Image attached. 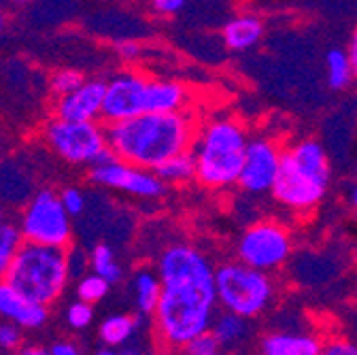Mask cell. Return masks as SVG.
<instances>
[{"instance_id": "obj_34", "label": "cell", "mask_w": 357, "mask_h": 355, "mask_svg": "<svg viewBox=\"0 0 357 355\" xmlns=\"http://www.w3.org/2000/svg\"><path fill=\"white\" fill-rule=\"evenodd\" d=\"M347 54H349V58H351V66H353V77L357 79V28H355V30H353V34H351V40H349Z\"/></svg>"}, {"instance_id": "obj_38", "label": "cell", "mask_w": 357, "mask_h": 355, "mask_svg": "<svg viewBox=\"0 0 357 355\" xmlns=\"http://www.w3.org/2000/svg\"><path fill=\"white\" fill-rule=\"evenodd\" d=\"M119 353H121V355H143L141 349H137V347H126V345L119 349Z\"/></svg>"}, {"instance_id": "obj_23", "label": "cell", "mask_w": 357, "mask_h": 355, "mask_svg": "<svg viewBox=\"0 0 357 355\" xmlns=\"http://www.w3.org/2000/svg\"><path fill=\"white\" fill-rule=\"evenodd\" d=\"M22 245H24V236H22L20 226L9 219L3 221V224H0V281L7 279V273Z\"/></svg>"}, {"instance_id": "obj_25", "label": "cell", "mask_w": 357, "mask_h": 355, "mask_svg": "<svg viewBox=\"0 0 357 355\" xmlns=\"http://www.w3.org/2000/svg\"><path fill=\"white\" fill-rule=\"evenodd\" d=\"M109 292H111V283L107 279H102L100 275H96V273L81 275L79 281H77V287H75V294H77L79 300L92 302V304L107 298Z\"/></svg>"}, {"instance_id": "obj_31", "label": "cell", "mask_w": 357, "mask_h": 355, "mask_svg": "<svg viewBox=\"0 0 357 355\" xmlns=\"http://www.w3.org/2000/svg\"><path fill=\"white\" fill-rule=\"evenodd\" d=\"M319 355H357V345L347 338H334L324 342V349Z\"/></svg>"}, {"instance_id": "obj_13", "label": "cell", "mask_w": 357, "mask_h": 355, "mask_svg": "<svg viewBox=\"0 0 357 355\" xmlns=\"http://www.w3.org/2000/svg\"><path fill=\"white\" fill-rule=\"evenodd\" d=\"M107 94L105 79H85L77 90L56 98L54 117L68 121H100Z\"/></svg>"}, {"instance_id": "obj_35", "label": "cell", "mask_w": 357, "mask_h": 355, "mask_svg": "<svg viewBox=\"0 0 357 355\" xmlns=\"http://www.w3.org/2000/svg\"><path fill=\"white\" fill-rule=\"evenodd\" d=\"M15 355H50V349H45L40 345H26V347H20Z\"/></svg>"}, {"instance_id": "obj_6", "label": "cell", "mask_w": 357, "mask_h": 355, "mask_svg": "<svg viewBox=\"0 0 357 355\" xmlns=\"http://www.w3.org/2000/svg\"><path fill=\"white\" fill-rule=\"evenodd\" d=\"M215 289L219 304L245 319L261 315L275 298V285L268 273L238 262L215 269Z\"/></svg>"}, {"instance_id": "obj_36", "label": "cell", "mask_w": 357, "mask_h": 355, "mask_svg": "<svg viewBox=\"0 0 357 355\" xmlns=\"http://www.w3.org/2000/svg\"><path fill=\"white\" fill-rule=\"evenodd\" d=\"M94 355H121V353L117 351V347H109V345H105V347H100Z\"/></svg>"}, {"instance_id": "obj_37", "label": "cell", "mask_w": 357, "mask_h": 355, "mask_svg": "<svg viewBox=\"0 0 357 355\" xmlns=\"http://www.w3.org/2000/svg\"><path fill=\"white\" fill-rule=\"evenodd\" d=\"M7 24H9L7 11H5V7H3V5H0V34H3V32L7 30Z\"/></svg>"}, {"instance_id": "obj_28", "label": "cell", "mask_w": 357, "mask_h": 355, "mask_svg": "<svg viewBox=\"0 0 357 355\" xmlns=\"http://www.w3.org/2000/svg\"><path fill=\"white\" fill-rule=\"evenodd\" d=\"M24 342V330L17 324L0 319V349L17 351Z\"/></svg>"}, {"instance_id": "obj_27", "label": "cell", "mask_w": 357, "mask_h": 355, "mask_svg": "<svg viewBox=\"0 0 357 355\" xmlns=\"http://www.w3.org/2000/svg\"><path fill=\"white\" fill-rule=\"evenodd\" d=\"M94 322V304L85 300H75L66 308V324L73 330H85Z\"/></svg>"}, {"instance_id": "obj_1", "label": "cell", "mask_w": 357, "mask_h": 355, "mask_svg": "<svg viewBox=\"0 0 357 355\" xmlns=\"http://www.w3.org/2000/svg\"><path fill=\"white\" fill-rule=\"evenodd\" d=\"M162 294L153 313L155 336L168 349H181L211 330L219 304L215 269L192 245H170L158 257Z\"/></svg>"}, {"instance_id": "obj_24", "label": "cell", "mask_w": 357, "mask_h": 355, "mask_svg": "<svg viewBox=\"0 0 357 355\" xmlns=\"http://www.w3.org/2000/svg\"><path fill=\"white\" fill-rule=\"evenodd\" d=\"M326 68H328V85L336 92L344 90V87L355 79L347 50H340V47L330 50L326 56Z\"/></svg>"}, {"instance_id": "obj_11", "label": "cell", "mask_w": 357, "mask_h": 355, "mask_svg": "<svg viewBox=\"0 0 357 355\" xmlns=\"http://www.w3.org/2000/svg\"><path fill=\"white\" fill-rule=\"evenodd\" d=\"M283 149L273 139H251L245 149L243 170L238 176V188L251 196L273 194V188L281 172Z\"/></svg>"}, {"instance_id": "obj_32", "label": "cell", "mask_w": 357, "mask_h": 355, "mask_svg": "<svg viewBox=\"0 0 357 355\" xmlns=\"http://www.w3.org/2000/svg\"><path fill=\"white\" fill-rule=\"evenodd\" d=\"M188 0H151V9L158 13V15H164V17H170V15H176L185 7Z\"/></svg>"}, {"instance_id": "obj_12", "label": "cell", "mask_w": 357, "mask_h": 355, "mask_svg": "<svg viewBox=\"0 0 357 355\" xmlns=\"http://www.w3.org/2000/svg\"><path fill=\"white\" fill-rule=\"evenodd\" d=\"M147 81L139 70H119L107 81V94L102 103V123H115L123 119H132L141 113H145V90Z\"/></svg>"}, {"instance_id": "obj_4", "label": "cell", "mask_w": 357, "mask_h": 355, "mask_svg": "<svg viewBox=\"0 0 357 355\" xmlns=\"http://www.w3.org/2000/svg\"><path fill=\"white\" fill-rule=\"evenodd\" d=\"M330 186V158L321 143L304 139L283 149L281 172L273 196L289 211L308 213L315 209Z\"/></svg>"}, {"instance_id": "obj_21", "label": "cell", "mask_w": 357, "mask_h": 355, "mask_svg": "<svg viewBox=\"0 0 357 355\" xmlns=\"http://www.w3.org/2000/svg\"><path fill=\"white\" fill-rule=\"evenodd\" d=\"M247 330H249L247 319L236 313H230V310H223L221 315H215L213 326H211V332L219 340L221 347H234L243 342L247 336Z\"/></svg>"}, {"instance_id": "obj_7", "label": "cell", "mask_w": 357, "mask_h": 355, "mask_svg": "<svg viewBox=\"0 0 357 355\" xmlns=\"http://www.w3.org/2000/svg\"><path fill=\"white\" fill-rule=\"evenodd\" d=\"M40 139L58 160L70 166H89L105 147H109L107 126L100 121H68L52 117L43 123Z\"/></svg>"}, {"instance_id": "obj_16", "label": "cell", "mask_w": 357, "mask_h": 355, "mask_svg": "<svg viewBox=\"0 0 357 355\" xmlns=\"http://www.w3.org/2000/svg\"><path fill=\"white\" fill-rule=\"evenodd\" d=\"M190 94L178 81L149 79L145 90V113H174L188 109Z\"/></svg>"}, {"instance_id": "obj_41", "label": "cell", "mask_w": 357, "mask_h": 355, "mask_svg": "<svg viewBox=\"0 0 357 355\" xmlns=\"http://www.w3.org/2000/svg\"><path fill=\"white\" fill-rule=\"evenodd\" d=\"M11 3H15V5H28V3H32V0H11Z\"/></svg>"}, {"instance_id": "obj_9", "label": "cell", "mask_w": 357, "mask_h": 355, "mask_svg": "<svg viewBox=\"0 0 357 355\" xmlns=\"http://www.w3.org/2000/svg\"><path fill=\"white\" fill-rule=\"evenodd\" d=\"M294 249L291 234L277 221H257L249 226L236 245V255L243 264L257 271H277L289 259Z\"/></svg>"}, {"instance_id": "obj_29", "label": "cell", "mask_w": 357, "mask_h": 355, "mask_svg": "<svg viewBox=\"0 0 357 355\" xmlns=\"http://www.w3.org/2000/svg\"><path fill=\"white\" fill-rule=\"evenodd\" d=\"M58 194H60V200H62V204H64V209L68 211L70 217H77V215H81L85 211V194L79 188L66 186Z\"/></svg>"}, {"instance_id": "obj_2", "label": "cell", "mask_w": 357, "mask_h": 355, "mask_svg": "<svg viewBox=\"0 0 357 355\" xmlns=\"http://www.w3.org/2000/svg\"><path fill=\"white\" fill-rule=\"evenodd\" d=\"M196 132L198 123L188 111L141 113L107 123V143L119 160L155 170L172 156L190 151Z\"/></svg>"}, {"instance_id": "obj_10", "label": "cell", "mask_w": 357, "mask_h": 355, "mask_svg": "<svg viewBox=\"0 0 357 355\" xmlns=\"http://www.w3.org/2000/svg\"><path fill=\"white\" fill-rule=\"evenodd\" d=\"M87 181L96 188L123 192L128 196L143 198V200L162 198L168 190L155 170L128 164L119 158H113L107 164L87 166Z\"/></svg>"}, {"instance_id": "obj_40", "label": "cell", "mask_w": 357, "mask_h": 355, "mask_svg": "<svg viewBox=\"0 0 357 355\" xmlns=\"http://www.w3.org/2000/svg\"><path fill=\"white\" fill-rule=\"evenodd\" d=\"M3 221H7V209L0 204V224H3Z\"/></svg>"}, {"instance_id": "obj_14", "label": "cell", "mask_w": 357, "mask_h": 355, "mask_svg": "<svg viewBox=\"0 0 357 355\" xmlns=\"http://www.w3.org/2000/svg\"><path fill=\"white\" fill-rule=\"evenodd\" d=\"M0 319L17 324L22 330H40L50 319V306H45L7 279L0 281Z\"/></svg>"}, {"instance_id": "obj_30", "label": "cell", "mask_w": 357, "mask_h": 355, "mask_svg": "<svg viewBox=\"0 0 357 355\" xmlns=\"http://www.w3.org/2000/svg\"><path fill=\"white\" fill-rule=\"evenodd\" d=\"M115 54H117L119 60H123V62L130 64V62H137V60L141 58L143 47H141V43H137V40L123 38V40L115 43Z\"/></svg>"}, {"instance_id": "obj_8", "label": "cell", "mask_w": 357, "mask_h": 355, "mask_svg": "<svg viewBox=\"0 0 357 355\" xmlns=\"http://www.w3.org/2000/svg\"><path fill=\"white\" fill-rule=\"evenodd\" d=\"M20 230L24 241L50 245V247H62L68 249L73 243V224L70 215L64 209L60 194L45 188L38 190L20 215Z\"/></svg>"}, {"instance_id": "obj_20", "label": "cell", "mask_w": 357, "mask_h": 355, "mask_svg": "<svg viewBox=\"0 0 357 355\" xmlns=\"http://www.w3.org/2000/svg\"><path fill=\"white\" fill-rule=\"evenodd\" d=\"M139 330V319L132 317L128 313H117V315H109L100 328H98V336L105 345L109 347H123L134 332Z\"/></svg>"}, {"instance_id": "obj_18", "label": "cell", "mask_w": 357, "mask_h": 355, "mask_svg": "<svg viewBox=\"0 0 357 355\" xmlns=\"http://www.w3.org/2000/svg\"><path fill=\"white\" fill-rule=\"evenodd\" d=\"M132 294H134V304L137 310L145 317H153L160 294H162V279L155 271L149 269H139L132 275Z\"/></svg>"}, {"instance_id": "obj_19", "label": "cell", "mask_w": 357, "mask_h": 355, "mask_svg": "<svg viewBox=\"0 0 357 355\" xmlns=\"http://www.w3.org/2000/svg\"><path fill=\"white\" fill-rule=\"evenodd\" d=\"M158 176L168 186H183L192 179H196V156L194 151H183L178 156H172L170 160H166L164 164H160L155 168Z\"/></svg>"}, {"instance_id": "obj_33", "label": "cell", "mask_w": 357, "mask_h": 355, "mask_svg": "<svg viewBox=\"0 0 357 355\" xmlns=\"http://www.w3.org/2000/svg\"><path fill=\"white\" fill-rule=\"evenodd\" d=\"M50 355H83L81 349L70 340H58L50 347Z\"/></svg>"}, {"instance_id": "obj_26", "label": "cell", "mask_w": 357, "mask_h": 355, "mask_svg": "<svg viewBox=\"0 0 357 355\" xmlns=\"http://www.w3.org/2000/svg\"><path fill=\"white\" fill-rule=\"evenodd\" d=\"M85 81V75L81 70H75V68H60L52 75L50 79V92L54 98H60L73 90H77V87Z\"/></svg>"}, {"instance_id": "obj_15", "label": "cell", "mask_w": 357, "mask_h": 355, "mask_svg": "<svg viewBox=\"0 0 357 355\" xmlns=\"http://www.w3.org/2000/svg\"><path fill=\"white\" fill-rule=\"evenodd\" d=\"M324 340L310 332H273L261 338V355H319Z\"/></svg>"}, {"instance_id": "obj_22", "label": "cell", "mask_w": 357, "mask_h": 355, "mask_svg": "<svg viewBox=\"0 0 357 355\" xmlns=\"http://www.w3.org/2000/svg\"><path fill=\"white\" fill-rule=\"evenodd\" d=\"M89 269H92V273L107 279L111 285H115L123 279L121 264L117 262L115 251L107 243H98V245H94L92 251H89Z\"/></svg>"}, {"instance_id": "obj_5", "label": "cell", "mask_w": 357, "mask_h": 355, "mask_svg": "<svg viewBox=\"0 0 357 355\" xmlns=\"http://www.w3.org/2000/svg\"><path fill=\"white\" fill-rule=\"evenodd\" d=\"M7 281L32 300L52 306L62 298L70 281L68 249L24 241L7 273Z\"/></svg>"}, {"instance_id": "obj_39", "label": "cell", "mask_w": 357, "mask_h": 355, "mask_svg": "<svg viewBox=\"0 0 357 355\" xmlns=\"http://www.w3.org/2000/svg\"><path fill=\"white\" fill-rule=\"evenodd\" d=\"M349 202H351V206L357 209V183L349 190Z\"/></svg>"}, {"instance_id": "obj_3", "label": "cell", "mask_w": 357, "mask_h": 355, "mask_svg": "<svg viewBox=\"0 0 357 355\" xmlns=\"http://www.w3.org/2000/svg\"><path fill=\"white\" fill-rule=\"evenodd\" d=\"M249 137L245 128L217 117L198 128L192 151L196 156V181L208 190H226L238 183Z\"/></svg>"}, {"instance_id": "obj_17", "label": "cell", "mask_w": 357, "mask_h": 355, "mask_svg": "<svg viewBox=\"0 0 357 355\" xmlns=\"http://www.w3.org/2000/svg\"><path fill=\"white\" fill-rule=\"evenodd\" d=\"M223 43L232 52H247L255 47L264 36V22L253 13H243L223 26Z\"/></svg>"}]
</instances>
